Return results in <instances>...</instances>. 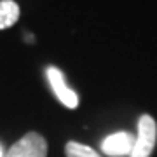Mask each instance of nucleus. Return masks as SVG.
<instances>
[{"label": "nucleus", "mask_w": 157, "mask_h": 157, "mask_svg": "<svg viewBox=\"0 0 157 157\" xmlns=\"http://www.w3.org/2000/svg\"><path fill=\"white\" fill-rule=\"evenodd\" d=\"M65 154L67 157H100L98 152L93 150L91 147L77 143V141H68L65 147Z\"/></svg>", "instance_id": "obj_6"}, {"label": "nucleus", "mask_w": 157, "mask_h": 157, "mask_svg": "<svg viewBox=\"0 0 157 157\" xmlns=\"http://www.w3.org/2000/svg\"><path fill=\"white\" fill-rule=\"evenodd\" d=\"M19 17V6L14 0H0V30L12 26Z\"/></svg>", "instance_id": "obj_5"}, {"label": "nucleus", "mask_w": 157, "mask_h": 157, "mask_svg": "<svg viewBox=\"0 0 157 157\" xmlns=\"http://www.w3.org/2000/svg\"><path fill=\"white\" fill-rule=\"evenodd\" d=\"M135 147V138L126 131H119L113 135L107 136L101 143V150L110 157H121V155H131Z\"/></svg>", "instance_id": "obj_4"}, {"label": "nucleus", "mask_w": 157, "mask_h": 157, "mask_svg": "<svg viewBox=\"0 0 157 157\" xmlns=\"http://www.w3.org/2000/svg\"><path fill=\"white\" fill-rule=\"evenodd\" d=\"M0 157H4V152H2V148H0Z\"/></svg>", "instance_id": "obj_7"}, {"label": "nucleus", "mask_w": 157, "mask_h": 157, "mask_svg": "<svg viewBox=\"0 0 157 157\" xmlns=\"http://www.w3.org/2000/svg\"><path fill=\"white\" fill-rule=\"evenodd\" d=\"M45 73H47V80H49V84H51V87H52V91H54V94L58 96V100L68 108H77L78 107V96L67 86L65 75L54 67H49L45 70Z\"/></svg>", "instance_id": "obj_3"}, {"label": "nucleus", "mask_w": 157, "mask_h": 157, "mask_svg": "<svg viewBox=\"0 0 157 157\" xmlns=\"http://www.w3.org/2000/svg\"><path fill=\"white\" fill-rule=\"evenodd\" d=\"M157 138V124L150 115H141L138 121V136L129 157H150Z\"/></svg>", "instance_id": "obj_1"}, {"label": "nucleus", "mask_w": 157, "mask_h": 157, "mask_svg": "<svg viewBox=\"0 0 157 157\" xmlns=\"http://www.w3.org/2000/svg\"><path fill=\"white\" fill-rule=\"evenodd\" d=\"M4 157H47V141L42 135L30 131L12 145Z\"/></svg>", "instance_id": "obj_2"}]
</instances>
